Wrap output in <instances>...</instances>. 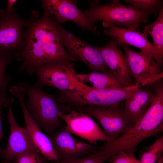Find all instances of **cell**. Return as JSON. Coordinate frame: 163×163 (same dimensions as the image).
Here are the masks:
<instances>
[{"instance_id": "31", "label": "cell", "mask_w": 163, "mask_h": 163, "mask_svg": "<svg viewBox=\"0 0 163 163\" xmlns=\"http://www.w3.org/2000/svg\"><path fill=\"white\" fill-rule=\"evenodd\" d=\"M13 163H14L13 162Z\"/></svg>"}, {"instance_id": "27", "label": "cell", "mask_w": 163, "mask_h": 163, "mask_svg": "<svg viewBox=\"0 0 163 163\" xmlns=\"http://www.w3.org/2000/svg\"><path fill=\"white\" fill-rule=\"evenodd\" d=\"M111 163H141L135 156L134 153L121 151L111 159Z\"/></svg>"}, {"instance_id": "30", "label": "cell", "mask_w": 163, "mask_h": 163, "mask_svg": "<svg viewBox=\"0 0 163 163\" xmlns=\"http://www.w3.org/2000/svg\"><path fill=\"white\" fill-rule=\"evenodd\" d=\"M156 163H163V157L161 156L156 161Z\"/></svg>"}, {"instance_id": "7", "label": "cell", "mask_w": 163, "mask_h": 163, "mask_svg": "<svg viewBox=\"0 0 163 163\" xmlns=\"http://www.w3.org/2000/svg\"><path fill=\"white\" fill-rule=\"evenodd\" d=\"M75 110L95 119L105 134L112 140L124 134L133 126L119 104L108 106L88 105L75 107Z\"/></svg>"}, {"instance_id": "5", "label": "cell", "mask_w": 163, "mask_h": 163, "mask_svg": "<svg viewBox=\"0 0 163 163\" xmlns=\"http://www.w3.org/2000/svg\"><path fill=\"white\" fill-rule=\"evenodd\" d=\"M85 14L93 25L96 22L101 21L132 30H136L141 23L146 22L150 14L132 6L123 5L117 0H112L104 5L91 4Z\"/></svg>"}, {"instance_id": "10", "label": "cell", "mask_w": 163, "mask_h": 163, "mask_svg": "<svg viewBox=\"0 0 163 163\" xmlns=\"http://www.w3.org/2000/svg\"><path fill=\"white\" fill-rule=\"evenodd\" d=\"M58 115L65 122L64 128L67 132L85 139L90 144H96L99 141L105 142L112 140L87 114L74 110L67 114L59 112Z\"/></svg>"}, {"instance_id": "4", "label": "cell", "mask_w": 163, "mask_h": 163, "mask_svg": "<svg viewBox=\"0 0 163 163\" xmlns=\"http://www.w3.org/2000/svg\"><path fill=\"white\" fill-rule=\"evenodd\" d=\"M19 84L26 89L27 99L25 104L32 118L47 135L54 132L61 124L58 115L59 112H63L60 104L53 96L41 88L25 83Z\"/></svg>"}, {"instance_id": "1", "label": "cell", "mask_w": 163, "mask_h": 163, "mask_svg": "<svg viewBox=\"0 0 163 163\" xmlns=\"http://www.w3.org/2000/svg\"><path fill=\"white\" fill-rule=\"evenodd\" d=\"M24 46L14 55L23 62L19 72L25 71L30 75L35 67L61 61H72L61 44L52 20L43 13L39 18L37 11H32L27 19L24 32Z\"/></svg>"}, {"instance_id": "9", "label": "cell", "mask_w": 163, "mask_h": 163, "mask_svg": "<svg viewBox=\"0 0 163 163\" xmlns=\"http://www.w3.org/2000/svg\"><path fill=\"white\" fill-rule=\"evenodd\" d=\"M75 69L71 61H64L36 66L33 69L37 80L34 85L41 88L44 86L55 87L60 92L71 91L74 86L69 76L70 72Z\"/></svg>"}, {"instance_id": "8", "label": "cell", "mask_w": 163, "mask_h": 163, "mask_svg": "<svg viewBox=\"0 0 163 163\" xmlns=\"http://www.w3.org/2000/svg\"><path fill=\"white\" fill-rule=\"evenodd\" d=\"M27 21L18 14L15 8L10 12L0 10V50L14 55L23 49Z\"/></svg>"}, {"instance_id": "29", "label": "cell", "mask_w": 163, "mask_h": 163, "mask_svg": "<svg viewBox=\"0 0 163 163\" xmlns=\"http://www.w3.org/2000/svg\"><path fill=\"white\" fill-rule=\"evenodd\" d=\"M17 1L16 0H8V6L6 11L9 12H12L14 8L13 6L15 3Z\"/></svg>"}, {"instance_id": "23", "label": "cell", "mask_w": 163, "mask_h": 163, "mask_svg": "<svg viewBox=\"0 0 163 163\" xmlns=\"http://www.w3.org/2000/svg\"><path fill=\"white\" fill-rule=\"evenodd\" d=\"M136 9L150 14L161 8L163 1L159 0H125Z\"/></svg>"}, {"instance_id": "2", "label": "cell", "mask_w": 163, "mask_h": 163, "mask_svg": "<svg viewBox=\"0 0 163 163\" xmlns=\"http://www.w3.org/2000/svg\"><path fill=\"white\" fill-rule=\"evenodd\" d=\"M155 89L153 101L136 124L124 134L104 142V147L112 157L121 151L134 153L137 146L143 140L163 132V83L156 84Z\"/></svg>"}, {"instance_id": "13", "label": "cell", "mask_w": 163, "mask_h": 163, "mask_svg": "<svg viewBox=\"0 0 163 163\" xmlns=\"http://www.w3.org/2000/svg\"><path fill=\"white\" fill-rule=\"evenodd\" d=\"M7 118L10 126V133L6 147L1 153L2 163H8L27 152H39L26 127L19 126L16 122L11 106L9 107Z\"/></svg>"}, {"instance_id": "14", "label": "cell", "mask_w": 163, "mask_h": 163, "mask_svg": "<svg viewBox=\"0 0 163 163\" xmlns=\"http://www.w3.org/2000/svg\"><path fill=\"white\" fill-rule=\"evenodd\" d=\"M48 136L59 161L88 155L97 148L94 145L74 138L65 129L64 127Z\"/></svg>"}, {"instance_id": "12", "label": "cell", "mask_w": 163, "mask_h": 163, "mask_svg": "<svg viewBox=\"0 0 163 163\" xmlns=\"http://www.w3.org/2000/svg\"><path fill=\"white\" fill-rule=\"evenodd\" d=\"M43 13L59 23L71 21L79 25L83 30L97 34V28L89 23L86 16L70 0H41Z\"/></svg>"}, {"instance_id": "16", "label": "cell", "mask_w": 163, "mask_h": 163, "mask_svg": "<svg viewBox=\"0 0 163 163\" xmlns=\"http://www.w3.org/2000/svg\"><path fill=\"white\" fill-rule=\"evenodd\" d=\"M117 45L111 40L103 47H96L112 74L123 88L129 87L134 85L132 75L126 56Z\"/></svg>"}, {"instance_id": "17", "label": "cell", "mask_w": 163, "mask_h": 163, "mask_svg": "<svg viewBox=\"0 0 163 163\" xmlns=\"http://www.w3.org/2000/svg\"><path fill=\"white\" fill-rule=\"evenodd\" d=\"M117 44L124 51L129 70L135 84L162 72L161 65L148 54L142 51H135L124 44Z\"/></svg>"}, {"instance_id": "18", "label": "cell", "mask_w": 163, "mask_h": 163, "mask_svg": "<svg viewBox=\"0 0 163 163\" xmlns=\"http://www.w3.org/2000/svg\"><path fill=\"white\" fill-rule=\"evenodd\" d=\"M155 97L152 91L139 88L125 100L124 111L133 126L145 112Z\"/></svg>"}, {"instance_id": "26", "label": "cell", "mask_w": 163, "mask_h": 163, "mask_svg": "<svg viewBox=\"0 0 163 163\" xmlns=\"http://www.w3.org/2000/svg\"><path fill=\"white\" fill-rule=\"evenodd\" d=\"M9 83L5 84L0 91V153H1L3 149L0 146V142L3 136V133L2 130L1 125L2 110V105L8 107L11 106L13 103L14 99L12 97L8 96L5 91L6 87Z\"/></svg>"}, {"instance_id": "25", "label": "cell", "mask_w": 163, "mask_h": 163, "mask_svg": "<svg viewBox=\"0 0 163 163\" xmlns=\"http://www.w3.org/2000/svg\"><path fill=\"white\" fill-rule=\"evenodd\" d=\"M38 151H30L16 158L14 163H46L47 160Z\"/></svg>"}, {"instance_id": "19", "label": "cell", "mask_w": 163, "mask_h": 163, "mask_svg": "<svg viewBox=\"0 0 163 163\" xmlns=\"http://www.w3.org/2000/svg\"><path fill=\"white\" fill-rule=\"evenodd\" d=\"M81 82L91 84L92 88L97 89H119L123 88L121 84L110 72L91 71L85 74H76Z\"/></svg>"}, {"instance_id": "3", "label": "cell", "mask_w": 163, "mask_h": 163, "mask_svg": "<svg viewBox=\"0 0 163 163\" xmlns=\"http://www.w3.org/2000/svg\"><path fill=\"white\" fill-rule=\"evenodd\" d=\"M74 89L60 92L58 101L60 104L75 107L88 105L108 106L119 104L131 96L138 88L132 86L119 89H97L80 81L76 77L72 79Z\"/></svg>"}, {"instance_id": "11", "label": "cell", "mask_w": 163, "mask_h": 163, "mask_svg": "<svg viewBox=\"0 0 163 163\" xmlns=\"http://www.w3.org/2000/svg\"><path fill=\"white\" fill-rule=\"evenodd\" d=\"M9 91L18 99L21 106L25 127L31 139L40 153L47 161H59V159L47 135L42 132L29 113L25 104L26 90L17 84L11 86Z\"/></svg>"}, {"instance_id": "28", "label": "cell", "mask_w": 163, "mask_h": 163, "mask_svg": "<svg viewBox=\"0 0 163 163\" xmlns=\"http://www.w3.org/2000/svg\"><path fill=\"white\" fill-rule=\"evenodd\" d=\"M163 77V72L159 74L152 76L147 79L134 85L137 88H139L140 86H143L156 81Z\"/></svg>"}, {"instance_id": "21", "label": "cell", "mask_w": 163, "mask_h": 163, "mask_svg": "<svg viewBox=\"0 0 163 163\" xmlns=\"http://www.w3.org/2000/svg\"><path fill=\"white\" fill-rule=\"evenodd\" d=\"M112 156L102 145L88 155L56 162V163H105Z\"/></svg>"}, {"instance_id": "15", "label": "cell", "mask_w": 163, "mask_h": 163, "mask_svg": "<svg viewBox=\"0 0 163 163\" xmlns=\"http://www.w3.org/2000/svg\"><path fill=\"white\" fill-rule=\"evenodd\" d=\"M104 27H108L104 30V34L113 39L117 43H123L138 48L150 55L158 64H163V54L156 49L149 41L147 36L136 30L122 28L110 22H103Z\"/></svg>"}, {"instance_id": "22", "label": "cell", "mask_w": 163, "mask_h": 163, "mask_svg": "<svg viewBox=\"0 0 163 163\" xmlns=\"http://www.w3.org/2000/svg\"><path fill=\"white\" fill-rule=\"evenodd\" d=\"M163 135L158 138L151 145L142 150L141 163H155L162 156Z\"/></svg>"}, {"instance_id": "24", "label": "cell", "mask_w": 163, "mask_h": 163, "mask_svg": "<svg viewBox=\"0 0 163 163\" xmlns=\"http://www.w3.org/2000/svg\"><path fill=\"white\" fill-rule=\"evenodd\" d=\"M14 59V54L8 51L0 50V91L4 85L9 83L11 79L5 75L6 68Z\"/></svg>"}, {"instance_id": "6", "label": "cell", "mask_w": 163, "mask_h": 163, "mask_svg": "<svg viewBox=\"0 0 163 163\" xmlns=\"http://www.w3.org/2000/svg\"><path fill=\"white\" fill-rule=\"evenodd\" d=\"M52 20L61 43L67 49L72 61L86 64L91 71H108L107 66L96 46L90 45L67 31L59 23Z\"/></svg>"}, {"instance_id": "20", "label": "cell", "mask_w": 163, "mask_h": 163, "mask_svg": "<svg viewBox=\"0 0 163 163\" xmlns=\"http://www.w3.org/2000/svg\"><path fill=\"white\" fill-rule=\"evenodd\" d=\"M147 36L149 34L153 40V46L163 54V8H160L156 20L152 24L143 27L142 32Z\"/></svg>"}]
</instances>
